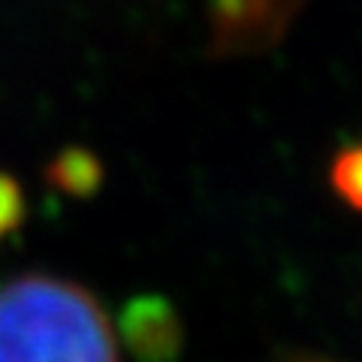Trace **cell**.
Returning a JSON list of instances; mask_svg holds the SVG:
<instances>
[{"label": "cell", "mask_w": 362, "mask_h": 362, "mask_svg": "<svg viewBox=\"0 0 362 362\" xmlns=\"http://www.w3.org/2000/svg\"><path fill=\"white\" fill-rule=\"evenodd\" d=\"M0 362H118L115 332L88 287L30 272L0 284Z\"/></svg>", "instance_id": "obj_1"}, {"label": "cell", "mask_w": 362, "mask_h": 362, "mask_svg": "<svg viewBox=\"0 0 362 362\" xmlns=\"http://www.w3.org/2000/svg\"><path fill=\"white\" fill-rule=\"evenodd\" d=\"M299 0H211V33L218 52H257L287 30Z\"/></svg>", "instance_id": "obj_2"}, {"label": "cell", "mask_w": 362, "mask_h": 362, "mask_svg": "<svg viewBox=\"0 0 362 362\" xmlns=\"http://www.w3.org/2000/svg\"><path fill=\"white\" fill-rule=\"evenodd\" d=\"M118 332L136 362H178L185 350V323L175 305L157 293H142L124 305Z\"/></svg>", "instance_id": "obj_3"}, {"label": "cell", "mask_w": 362, "mask_h": 362, "mask_svg": "<svg viewBox=\"0 0 362 362\" xmlns=\"http://www.w3.org/2000/svg\"><path fill=\"white\" fill-rule=\"evenodd\" d=\"M329 187L354 211H362V142L335 151L329 163Z\"/></svg>", "instance_id": "obj_4"}, {"label": "cell", "mask_w": 362, "mask_h": 362, "mask_svg": "<svg viewBox=\"0 0 362 362\" xmlns=\"http://www.w3.org/2000/svg\"><path fill=\"white\" fill-rule=\"evenodd\" d=\"M25 221V199L13 178L0 175V239L16 233Z\"/></svg>", "instance_id": "obj_5"}, {"label": "cell", "mask_w": 362, "mask_h": 362, "mask_svg": "<svg viewBox=\"0 0 362 362\" xmlns=\"http://www.w3.org/2000/svg\"><path fill=\"white\" fill-rule=\"evenodd\" d=\"M287 362H332V359H323V356H314V354H290Z\"/></svg>", "instance_id": "obj_6"}]
</instances>
